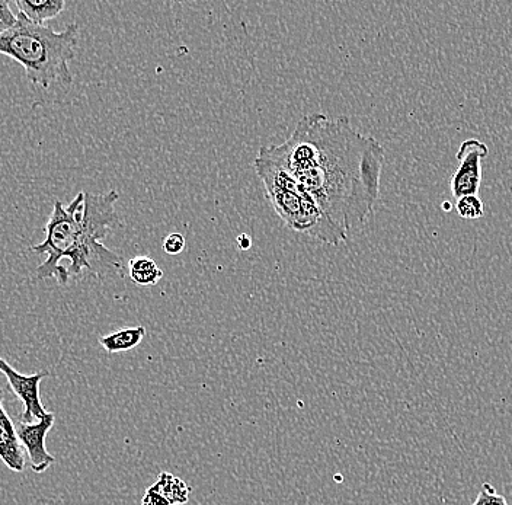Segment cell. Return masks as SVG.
Here are the masks:
<instances>
[{
	"instance_id": "obj_10",
	"label": "cell",
	"mask_w": 512,
	"mask_h": 505,
	"mask_svg": "<svg viewBox=\"0 0 512 505\" xmlns=\"http://www.w3.org/2000/svg\"><path fill=\"white\" fill-rule=\"evenodd\" d=\"M144 337H146V328L134 326V328L112 332L110 335H102L98 341L107 353H126L142 343Z\"/></svg>"
},
{
	"instance_id": "obj_11",
	"label": "cell",
	"mask_w": 512,
	"mask_h": 505,
	"mask_svg": "<svg viewBox=\"0 0 512 505\" xmlns=\"http://www.w3.org/2000/svg\"><path fill=\"white\" fill-rule=\"evenodd\" d=\"M128 274L137 286H156L163 277L162 268L147 255H139L128 262Z\"/></svg>"
},
{
	"instance_id": "obj_13",
	"label": "cell",
	"mask_w": 512,
	"mask_h": 505,
	"mask_svg": "<svg viewBox=\"0 0 512 505\" xmlns=\"http://www.w3.org/2000/svg\"><path fill=\"white\" fill-rule=\"evenodd\" d=\"M456 212L464 220H478L485 216V204L479 196H464L456 200Z\"/></svg>"
},
{
	"instance_id": "obj_12",
	"label": "cell",
	"mask_w": 512,
	"mask_h": 505,
	"mask_svg": "<svg viewBox=\"0 0 512 505\" xmlns=\"http://www.w3.org/2000/svg\"><path fill=\"white\" fill-rule=\"evenodd\" d=\"M152 488L162 494L171 505H184L190 500V487L181 478H176L169 472L160 473L158 481L152 485Z\"/></svg>"
},
{
	"instance_id": "obj_1",
	"label": "cell",
	"mask_w": 512,
	"mask_h": 505,
	"mask_svg": "<svg viewBox=\"0 0 512 505\" xmlns=\"http://www.w3.org/2000/svg\"><path fill=\"white\" fill-rule=\"evenodd\" d=\"M258 153L296 178L348 236L374 212L386 150L379 140L355 130L350 118L306 115L286 142Z\"/></svg>"
},
{
	"instance_id": "obj_15",
	"label": "cell",
	"mask_w": 512,
	"mask_h": 505,
	"mask_svg": "<svg viewBox=\"0 0 512 505\" xmlns=\"http://www.w3.org/2000/svg\"><path fill=\"white\" fill-rule=\"evenodd\" d=\"M185 246H187V242H185L184 235L176 232L171 233V235L166 236L165 241H163V252L171 255V257H175V255L184 252Z\"/></svg>"
},
{
	"instance_id": "obj_3",
	"label": "cell",
	"mask_w": 512,
	"mask_h": 505,
	"mask_svg": "<svg viewBox=\"0 0 512 505\" xmlns=\"http://www.w3.org/2000/svg\"><path fill=\"white\" fill-rule=\"evenodd\" d=\"M80 40L78 24L67 25L62 33L32 24L19 12L16 24L0 35V54L24 67L34 88L47 91L51 86H70L73 75L69 62L76 56Z\"/></svg>"
},
{
	"instance_id": "obj_4",
	"label": "cell",
	"mask_w": 512,
	"mask_h": 505,
	"mask_svg": "<svg viewBox=\"0 0 512 505\" xmlns=\"http://www.w3.org/2000/svg\"><path fill=\"white\" fill-rule=\"evenodd\" d=\"M254 168L264 184L272 209L287 228L325 245L336 246L348 241L350 236L336 228L312 196L287 171L261 153L256 156Z\"/></svg>"
},
{
	"instance_id": "obj_16",
	"label": "cell",
	"mask_w": 512,
	"mask_h": 505,
	"mask_svg": "<svg viewBox=\"0 0 512 505\" xmlns=\"http://www.w3.org/2000/svg\"><path fill=\"white\" fill-rule=\"evenodd\" d=\"M16 24V17L11 11L9 0H0V35L11 30Z\"/></svg>"
},
{
	"instance_id": "obj_19",
	"label": "cell",
	"mask_w": 512,
	"mask_h": 505,
	"mask_svg": "<svg viewBox=\"0 0 512 505\" xmlns=\"http://www.w3.org/2000/svg\"><path fill=\"white\" fill-rule=\"evenodd\" d=\"M444 209H446V212H451V204L444 203Z\"/></svg>"
},
{
	"instance_id": "obj_6",
	"label": "cell",
	"mask_w": 512,
	"mask_h": 505,
	"mask_svg": "<svg viewBox=\"0 0 512 505\" xmlns=\"http://www.w3.org/2000/svg\"><path fill=\"white\" fill-rule=\"evenodd\" d=\"M0 373L5 375L12 392L22 402V407H24V412L21 415L22 423H31V421L43 420L44 417H47L48 412L41 404L40 383L41 380L50 376V373L38 372L30 376L22 375V373L16 372L14 367L2 357H0Z\"/></svg>"
},
{
	"instance_id": "obj_14",
	"label": "cell",
	"mask_w": 512,
	"mask_h": 505,
	"mask_svg": "<svg viewBox=\"0 0 512 505\" xmlns=\"http://www.w3.org/2000/svg\"><path fill=\"white\" fill-rule=\"evenodd\" d=\"M472 505H508V501L504 495L496 492L494 485L483 482L478 497L475 498Z\"/></svg>"
},
{
	"instance_id": "obj_2",
	"label": "cell",
	"mask_w": 512,
	"mask_h": 505,
	"mask_svg": "<svg viewBox=\"0 0 512 505\" xmlns=\"http://www.w3.org/2000/svg\"><path fill=\"white\" fill-rule=\"evenodd\" d=\"M118 198L120 194L111 190L104 194L79 193L67 207L62 201H54L46 239L31 246L35 254L46 255V261L35 270V280L56 278L66 286L70 277L79 276L83 270L95 273L99 265L123 276L120 255L102 245L110 230L123 226L115 210Z\"/></svg>"
},
{
	"instance_id": "obj_9",
	"label": "cell",
	"mask_w": 512,
	"mask_h": 505,
	"mask_svg": "<svg viewBox=\"0 0 512 505\" xmlns=\"http://www.w3.org/2000/svg\"><path fill=\"white\" fill-rule=\"evenodd\" d=\"M19 12L32 24L44 27L47 21L59 17L66 9L64 0H16Z\"/></svg>"
},
{
	"instance_id": "obj_18",
	"label": "cell",
	"mask_w": 512,
	"mask_h": 505,
	"mask_svg": "<svg viewBox=\"0 0 512 505\" xmlns=\"http://www.w3.org/2000/svg\"><path fill=\"white\" fill-rule=\"evenodd\" d=\"M236 244H238L240 251H249L252 248V238L248 233H242L236 238Z\"/></svg>"
},
{
	"instance_id": "obj_7",
	"label": "cell",
	"mask_w": 512,
	"mask_h": 505,
	"mask_svg": "<svg viewBox=\"0 0 512 505\" xmlns=\"http://www.w3.org/2000/svg\"><path fill=\"white\" fill-rule=\"evenodd\" d=\"M56 423V415L48 412L47 417L38 420L37 423H19L16 424V434H18L19 443L22 449L27 452L32 472H46L56 459L47 452L46 437L48 431Z\"/></svg>"
},
{
	"instance_id": "obj_5",
	"label": "cell",
	"mask_w": 512,
	"mask_h": 505,
	"mask_svg": "<svg viewBox=\"0 0 512 505\" xmlns=\"http://www.w3.org/2000/svg\"><path fill=\"white\" fill-rule=\"evenodd\" d=\"M489 147L478 139L464 140L456 158L459 168L450 180V190L456 200L464 196H478L482 184V162L488 158Z\"/></svg>"
},
{
	"instance_id": "obj_17",
	"label": "cell",
	"mask_w": 512,
	"mask_h": 505,
	"mask_svg": "<svg viewBox=\"0 0 512 505\" xmlns=\"http://www.w3.org/2000/svg\"><path fill=\"white\" fill-rule=\"evenodd\" d=\"M142 505H171V504H169V501L166 500V498L163 497L162 494H159V492L156 491V489L149 487L146 489V492H144V495L142 498Z\"/></svg>"
},
{
	"instance_id": "obj_8",
	"label": "cell",
	"mask_w": 512,
	"mask_h": 505,
	"mask_svg": "<svg viewBox=\"0 0 512 505\" xmlns=\"http://www.w3.org/2000/svg\"><path fill=\"white\" fill-rule=\"evenodd\" d=\"M5 396L6 392L0 389V459L11 471L24 472V449L19 443L14 421L11 420L5 407H3Z\"/></svg>"
}]
</instances>
